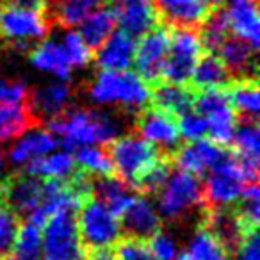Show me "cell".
Wrapping results in <instances>:
<instances>
[{"instance_id":"cell-41","label":"cell","mask_w":260,"mask_h":260,"mask_svg":"<svg viewBox=\"0 0 260 260\" xmlns=\"http://www.w3.org/2000/svg\"><path fill=\"white\" fill-rule=\"evenodd\" d=\"M148 248L153 253L155 260H175V256L178 255L177 242L162 230H159L148 239Z\"/></svg>"},{"instance_id":"cell-49","label":"cell","mask_w":260,"mask_h":260,"mask_svg":"<svg viewBox=\"0 0 260 260\" xmlns=\"http://www.w3.org/2000/svg\"><path fill=\"white\" fill-rule=\"evenodd\" d=\"M0 260H20V258H16V256H4V258H0Z\"/></svg>"},{"instance_id":"cell-6","label":"cell","mask_w":260,"mask_h":260,"mask_svg":"<svg viewBox=\"0 0 260 260\" xmlns=\"http://www.w3.org/2000/svg\"><path fill=\"white\" fill-rule=\"evenodd\" d=\"M192 109L207 119V134L210 141L228 148L239 125V116L232 107L226 87H210L196 93Z\"/></svg>"},{"instance_id":"cell-38","label":"cell","mask_w":260,"mask_h":260,"mask_svg":"<svg viewBox=\"0 0 260 260\" xmlns=\"http://www.w3.org/2000/svg\"><path fill=\"white\" fill-rule=\"evenodd\" d=\"M20 219L6 203H0V258L9 256L15 246Z\"/></svg>"},{"instance_id":"cell-20","label":"cell","mask_w":260,"mask_h":260,"mask_svg":"<svg viewBox=\"0 0 260 260\" xmlns=\"http://www.w3.org/2000/svg\"><path fill=\"white\" fill-rule=\"evenodd\" d=\"M70 100H72V89L66 82L47 84L43 87H38L36 91L29 93V105L30 112L36 118L38 123L52 121L54 118L61 116L68 109Z\"/></svg>"},{"instance_id":"cell-50","label":"cell","mask_w":260,"mask_h":260,"mask_svg":"<svg viewBox=\"0 0 260 260\" xmlns=\"http://www.w3.org/2000/svg\"><path fill=\"white\" fill-rule=\"evenodd\" d=\"M50 2H55V4H57V2H61V0H50Z\"/></svg>"},{"instance_id":"cell-45","label":"cell","mask_w":260,"mask_h":260,"mask_svg":"<svg viewBox=\"0 0 260 260\" xmlns=\"http://www.w3.org/2000/svg\"><path fill=\"white\" fill-rule=\"evenodd\" d=\"M86 260H119L112 248H93L86 253Z\"/></svg>"},{"instance_id":"cell-36","label":"cell","mask_w":260,"mask_h":260,"mask_svg":"<svg viewBox=\"0 0 260 260\" xmlns=\"http://www.w3.org/2000/svg\"><path fill=\"white\" fill-rule=\"evenodd\" d=\"M41 244H43V230L40 224L25 219L20 223L18 234L15 239L16 258L20 260H40L41 256Z\"/></svg>"},{"instance_id":"cell-30","label":"cell","mask_w":260,"mask_h":260,"mask_svg":"<svg viewBox=\"0 0 260 260\" xmlns=\"http://www.w3.org/2000/svg\"><path fill=\"white\" fill-rule=\"evenodd\" d=\"M38 121L27 104H2L0 102V143L25 134Z\"/></svg>"},{"instance_id":"cell-35","label":"cell","mask_w":260,"mask_h":260,"mask_svg":"<svg viewBox=\"0 0 260 260\" xmlns=\"http://www.w3.org/2000/svg\"><path fill=\"white\" fill-rule=\"evenodd\" d=\"M198 34H200V40H202V45H203V48H205V52L216 54V50L221 47V43L230 36V29H228L223 6L212 9V11L209 13L205 22H203L202 27L198 29Z\"/></svg>"},{"instance_id":"cell-12","label":"cell","mask_w":260,"mask_h":260,"mask_svg":"<svg viewBox=\"0 0 260 260\" xmlns=\"http://www.w3.org/2000/svg\"><path fill=\"white\" fill-rule=\"evenodd\" d=\"M171 30L164 25H157L143 34L141 41L136 43L134 64L138 75L150 87L162 82L164 66H166L168 52H170Z\"/></svg>"},{"instance_id":"cell-25","label":"cell","mask_w":260,"mask_h":260,"mask_svg":"<svg viewBox=\"0 0 260 260\" xmlns=\"http://www.w3.org/2000/svg\"><path fill=\"white\" fill-rule=\"evenodd\" d=\"M57 143L59 141L50 130H27V134L20 138L9 150V159L16 166H25L30 160L52 153Z\"/></svg>"},{"instance_id":"cell-22","label":"cell","mask_w":260,"mask_h":260,"mask_svg":"<svg viewBox=\"0 0 260 260\" xmlns=\"http://www.w3.org/2000/svg\"><path fill=\"white\" fill-rule=\"evenodd\" d=\"M232 79L256 77V50L235 36H228L216 50Z\"/></svg>"},{"instance_id":"cell-5","label":"cell","mask_w":260,"mask_h":260,"mask_svg":"<svg viewBox=\"0 0 260 260\" xmlns=\"http://www.w3.org/2000/svg\"><path fill=\"white\" fill-rule=\"evenodd\" d=\"M75 210H59L43 224L41 255L45 260H86Z\"/></svg>"},{"instance_id":"cell-34","label":"cell","mask_w":260,"mask_h":260,"mask_svg":"<svg viewBox=\"0 0 260 260\" xmlns=\"http://www.w3.org/2000/svg\"><path fill=\"white\" fill-rule=\"evenodd\" d=\"M104 4L105 0H61L57 2L52 20L64 29H72Z\"/></svg>"},{"instance_id":"cell-15","label":"cell","mask_w":260,"mask_h":260,"mask_svg":"<svg viewBox=\"0 0 260 260\" xmlns=\"http://www.w3.org/2000/svg\"><path fill=\"white\" fill-rule=\"evenodd\" d=\"M228 153L226 148L216 145L210 139H196L189 141V145H184L175 152L173 164L182 171H187L196 177L202 178L207 175L224 155Z\"/></svg>"},{"instance_id":"cell-40","label":"cell","mask_w":260,"mask_h":260,"mask_svg":"<svg viewBox=\"0 0 260 260\" xmlns=\"http://www.w3.org/2000/svg\"><path fill=\"white\" fill-rule=\"evenodd\" d=\"M178 128L180 136L187 141H196L207 136V119L194 109L178 116Z\"/></svg>"},{"instance_id":"cell-39","label":"cell","mask_w":260,"mask_h":260,"mask_svg":"<svg viewBox=\"0 0 260 260\" xmlns=\"http://www.w3.org/2000/svg\"><path fill=\"white\" fill-rule=\"evenodd\" d=\"M114 251L119 260H155L153 253L148 248V242L143 239H119L116 242Z\"/></svg>"},{"instance_id":"cell-11","label":"cell","mask_w":260,"mask_h":260,"mask_svg":"<svg viewBox=\"0 0 260 260\" xmlns=\"http://www.w3.org/2000/svg\"><path fill=\"white\" fill-rule=\"evenodd\" d=\"M136 126L139 130V136L155 146L162 155L173 159L175 152L182 146L178 118L155 105H146L138 112Z\"/></svg>"},{"instance_id":"cell-23","label":"cell","mask_w":260,"mask_h":260,"mask_svg":"<svg viewBox=\"0 0 260 260\" xmlns=\"http://www.w3.org/2000/svg\"><path fill=\"white\" fill-rule=\"evenodd\" d=\"M91 194L118 217L125 212V209L136 196L132 192V187L125 184L119 177H114V175L91 178Z\"/></svg>"},{"instance_id":"cell-14","label":"cell","mask_w":260,"mask_h":260,"mask_svg":"<svg viewBox=\"0 0 260 260\" xmlns=\"http://www.w3.org/2000/svg\"><path fill=\"white\" fill-rule=\"evenodd\" d=\"M109 11L114 15L116 23L130 36H143L159 25V15L153 0H105Z\"/></svg>"},{"instance_id":"cell-9","label":"cell","mask_w":260,"mask_h":260,"mask_svg":"<svg viewBox=\"0 0 260 260\" xmlns=\"http://www.w3.org/2000/svg\"><path fill=\"white\" fill-rule=\"evenodd\" d=\"M77 223L80 239L89 249L112 248L123 234L119 217L94 198H89L79 209Z\"/></svg>"},{"instance_id":"cell-2","label":"cell","mask_w":260,"mask_h":260,"mask_svg":"<svg viewBox=\"0 0 260 260\" xmlns=\"http://www.w3.org/2000/svg\"><path fill=\"white\" fill-rule=\"evenodd\" d=\"M89 98L98 105H118L121 109L139 112L150 104L152 89L148 84L128 70L107 72L102 70L87 87Z\"/></svg>"},{"instance_id":"cell-19","label":"cell","mask_w":260,"mask_h":260,"mask_svg":"<svg viewBox=\"0 0 260 260\" xmlns=\"http://www.w3.org/2000/svg\"><path fill=\"white\" fill-rule=\"evenodd\" d=\"M153 6L159 20L175 29L198 30L212 11L202 0H153Z\"/></svg>"},{"instance_id":"cell-28","label":"cell","mask_w":260,"mask_h":260,"mask_svg":"<svg viewBox=\"0 0 260 260\" xmlns=\"http://www.w3.org/2000/svg\"><path fill=\"white\" fill-rule=\"evenodd\" d=\"M230 79V73L224 68L219 55L205 52L194 66V72L191 75V87L196 91L210 89V87H226Z\"/></svg>"},{"instance_id":"cell-46","label":"cell","mask_w":260,"mask_h":260,"mask_svg":"<svg viewBox=\"0 0 260 260\" xmlns=\"http://www.w3.org/2000/svg\"><path fill=\"white\" fill-rule=\"evenodd\" d=\"M202 2H203V4H205L209 9H216V8H221V6H223L224 0H202Z\"/></svg>"},{"instance_id":"cell-29","label":"cell","mask_w":260,"mask_h":260,"mask_svg":"<svg viewBox=\"0 0 260 260\" xmlns=\"http://www.w3.org/2000/svg\"><path fill=\"white\" fill-rule=\"evenodd\" d=\"M75 159L70 152L48 153L25 164V173L43 180H64L75 173Z\"/></svg>"},{"instance_id":"cell-3","label":"cell","mask_w":260,"mask_h":260,"mask_svg":"<svg viewBox=\"0 0 260 260\" xmlns=\"http://www.w3.org/2000/svg\"><path fill=\"white\" fill-rule=\"evenodd\" d=\"M107 153L118 177L132 189L162 157L155 146L150 145L139 134H125L112 139L109 143Z\"/></svg>"},{"instance_id":"cell-31","label":"cell","mask_w":260,"mask_h":260,"mask_svg":"<svg viewBox=\"0 0 260 260\" xmlns=\"http://www.w3.org/2000/svg\"><path fill=\"white\" fill-rule=\"evenodd\" d=\"M79 34L91 48H98L112 32L116 27V18L107 8H98L91 15H87L79 23Z\"/></svg>"},{"instance_id":"cell-37","label":"cell","mask_w":260,"mask_h":260,"mask_svg":"<svg viewBox=\"0 0 260 260\" xmlns=\"http://www.w3.org/2000/svg\"><path fill=\"white\" fill-rule=\"evenodd\" d=\"M62 48H64L68 61L72 64V68H84L93 61V48L82 40L79 32L75 30H68L62 40Z\"/></svg>"},{"instance_id":"cell-44","label":"cell","mask_w":260,"mask_h":260,"mask_svg":"<svg viewBox=\"0 0 260 260\" xmlns=\"http://www.w3.org/2000/svg\"><path fill=\"white\" fill-rule=\"evenodd\" d=\"M6 6H15V8L32 9V11H43L47 13L48 0H4Z\"/></svg>"},{"instance_id":"cell-42","label":"cell","mask_w":260,"mask_h":260,"mask_svg":"<svg viewBox=\"0 0 260 260\" xmlns=\"http://www.w3.org/2000/svg\"><path fill=\"white\" fill-rule=\"evenodd\" d=\"M0 102L2 104H27L29 102V89L22 80L0 77Z\"/></svg>"},{"instance_id":"cell-47","label":"cell","mask_w":260,"mask_h":260,"mask_svg":"<svg viewBox=\"0 0 260 260\" xmlns=\"http://www.w3.org/2000/svg\"><path fill=\"white\" fill-rule=\"evenodd\" d=\"M175 260H192V256L189 253H180V255L175 256Z\"/></svg>"},{"instance_id":"cell-48","label":"cell","mask_w":260,"mask_h":260,"mask_svg":"<svg viewBox=\"0 0 260 260\" xmlns=\"http://www.w3.org/2000/svg\"><path fill=\"white\" fill-rule=\"evenodd\" d=\"M4 168H6V155L2 152H0V173L4 171Z\"/></svg>"},{"instance_id":"cell-27","label":"cell","mask_w":260,"mask_h":260,"mask_svg":"<svg viewBox=\"0 0 260 260\" xmlns=\"http://www.w3.org/2000/svg\"><path fill=\"white\" fill-rule=\"evenodd\" d=\"M194 96L196 89H192L189 84H171L162 80L152 87L150 102H152V105L178 118L184 112L191 111L192 104H194Z\"/></svg>"},{"instance_id":"cell-26","label":"cell","mask_w":260,"mask_h":260,"mask_svg":"<svg viewBox=\"0 0 260 260\" xmlns=\"http://www.w3.org/2000/svg\"><path fill=\"white\" fill-rule=\"evenodd\" d=\"M228 98L232 107L235 109L239 118L242 119H258L260 111V89L256 77H239L232 79L226 86Z\"/></svg>"},{"instance_id":"cell-8","label":"cell","mask_w":260,"mask_h":260,"mask_svg":"<svg viewBox=\"0 0 260 260\" xmlns=\"http://www.w3.org/2000/svg\"><path fill=\"white\" fill-rule=\"evenodd\" d=\"M52 18L43 11L6 6L0 18V38L11 48L27 50L34 47V41L43 40L50 30Z\"/></svg>"},{"instance_id":"cell-7","label":"cell","mask_w":260,"mask_h":260,"mask_svg":"<svg viewBox=\"0 0 260 260\" xmlns=\"http://www.w3.org/2000/svg\"><path fill=\"white\" fill-rule=\"evenodd\" d=\"M205 177L207 178L203 182L205 207L203 209L232 207L242 194L246 185L253 184V182H248L232 152H228Z\"/></svg>"},{"instance_id":"cell-33","label":"cell","mask_w":260,"mask_h":260,"mask_svg":"<svg viewBox=\"0 0 260 260\" xmlns=\"http://www.w3.org/2000/svg\"><path fill=\"white\" fill-rule=\"evenodd\" d=\"M75 166L82 173L89 177H109L114 175V166L109 157L107 150H102L98 146H80L75 153Z\"/></svg>"},{"instance_id":"cell-32","label":"cell","mask_w":260,"mask_h":260,"mask_svg":"<svg viewBox=\"0 0 260 260\" xmlns=\"http://www.w3.org/2000/svg\"><path fill=\"white\" fill-rule=\"evenodd\" d=\"M187 253L192 260H232V253L226 246L202 223L192 234Z\"/></svg>"},{"instance_id":"cell-10","label":"cell","mask_w":260,"mask_h":260,"mask_svg":"<svg viewBox=\"0 0 260 260\" xmlns=\"http://www.w3.org/2000/svg\"><path fill=\"white\" fill-rule=\"evenodd\" d=\"M205 54V48L194 29H173L170 38L166 66H164V82L189 84L196 62Z\"/></svg>"},{"instance_id":"cell-4","label":"cell","mask_w":260,"mask_h":260,"mask_svg":"<svg viewBox=\"0 0 260 260\" xmlns=\"http://www.w3.org/2000/svg\"><path fill=\"white\" fill-rule=\"evenodd\" d=\"M203 207L202 178L187 171L171 173L159 191V214L168 221H184L194 210L203 212Z\"/></svg>"},{"instance_id":"cell-21","label":"cell","mask_w":260,"mask_h":260,"mask_svg":"<svg viewBox=\"0 0 260 260\" xmlns=\"http://www.w3.org/2000/svg\"><path fill=\"white\" fill-rule=\"evenodd\" d=\"M136 38L125 30H114L98 47L96 64L107 72H125L134 64Z\"/></svg>"},{"instance_id":"cell-18","label":"cell","mask_w":260,"mask_h":260,"mask_svg":"<svg viewBox=\"0 0 260 260\" xmlns=\"http://www.w3.org/2000/svg\"><path fill=\"white\" fill-rule=\"evenodd\" d=\"M234 157L241 166L242 173L246 175L248 182L258 180V162H260V132L258 121L242 119L241 125L235 128L234 139Z\"/></svg>"},{"instance_id":"cell-13","label":"cell","mask_w":260,"mask_h":260,"mask_svg":"<svg viewBox=\"0 0 260 260\" xmlns=\"http://www.w3.org/2000/svg\"><path fill=\"white\" fill-rule=\"evenodd\" d=\"M43 178H38L25 171L2 178L4 203L16 216H30L43 198Z\"/></svg>"},{"instance_id":"cell-1","label":"cell","mask_w":260,"mask_h":260,"mask_svg":"<svg viewBox=\"0 0 260 260\" xmlns=\"http://www.w3.org/2000/svg\"><path fill=\"white\" fill-rule=\"evenodd\" d=\"M48 126L52 134L61 136L66 150L109 145L112 139L118 138L119 130L114 118L91 109H66L61 116L48 121Z\"/></svg>"},{"instance_id":"cell-17","label":"cell","mask_w":260,"mask_h":260,"mask_svg":"<svg viewBox=\"0 0 260 260\" xmlns=\"http://www.w3.org/2000/svg\"><path fill=\"white\" fill-rule=\"evenodd\" d=\"M232 36L239 38L249 47L258 50L260 45V16L258 0H228L223 8Z\"/></svg>"},{"instance_id":"cell-16","label":"cell","mask_w":260,"mask_h":260,"mask_svg":"<svg viewBox=\"0 0 260 260\" xmlns=\"http://www.w3.org/2000/svg\"><path fill=\"white\" fill-rule=\"evenodd\" d=\"M121 232L132 239H150L162 228V217L145 194H136L125 212L119 216Z\"/></svg>"},{"instance_id":"cell-43","label":"cell","mask_w":260,"mask_h":260,"mask_svg":"<svg viewBox=\"0 0 260 260\" xmlns=\"http://www.w3.org/2000/svg\"><path fill=\"white\" fill-rule=\"evenodd\" d=\"M237 260H260L258 256V230L256 232H249L242 242L239 244L237 251Z\"/></svg>"},{"instance_id":"cell-24","label":"cell","mask_w":260,"mask_h":260,"mask_svg":"<svg viewBox=\"0 0 260 260\" xmlns=\"http://www.w3.org/2000/svg\"><path fill=\"white\" fill-rule=\"evenodd\" d=\"M29 59L34 68L41 72L54 73L59 80L68 82L72 77V64L68 61L62 43L55 40H45L30 48Z\"/></svg>"}]
</instances>
